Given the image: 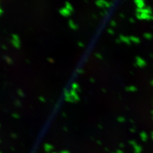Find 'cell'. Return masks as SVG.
Returning <instances> with one entry per match:
<instances>
[{"instance_id": "18", "label": "cell", "mask_w": 153, "mask_h": 153, "mask_svg": "<svg viewBox=\"0 0 153 153\" xmlns=\"http://www.w3.org/2000/svg\"><path fill=\"white\" fill-rule=\"evenodd\" d=\"M109 25L112 27H116L117 26V23L114 20L111 21L109 23Z\"/></svg>"}, {"instance_id": "26", "label": "cell", "mask_w": 153, "mask_h": 153, "mask_svg": "<svg viewBox=\"0 0 153 153\" xmlns=\"http://www.w3.org/2000/svg\"><path fill=\"white\" fill-rule=\"evenodd\" d=\"M90 82H91V83H95V79L93 78H90Z\"/></svg>"}, {"instance_id": "14", "label": "cell", "mask_w": 153, "mask_h": 153, "mask_svg": "<svg viewBox=\"0 0 153 153\" xmlns=\"http://www.w3.org/2000/svg\"><path fill=\"white\" fill-rule=\"evenodd\" d=\"M65 7L69 11H71V13L74 11L73 6L71 5V4L69 3V2H66L65 3Z\"/></svg>"}, {"instance_id": "11", "label": "cell", "mask_w": 153, "mask_h": 153, "mask_svg": "<svg viewBox=\"0 0 153 153\" xmlns=\"http://www.w3.org/2000/svg\"><path fill=\"white\" fill-rule=\"evenodd\" d=\"M71 89L76 90L77 93H81V88L79 87V85L76 83V82H74L72 83L71 85Z\"/></svg>"}, {"instance_id": "6", "label": "cell", "mask_w": 153, "mask_h": 153, "mask_svg": "<svg viewBox=\"0 0 153 153\" xmlns=\"http://www.w3.org/2000/svg\"><path fill=\"white\" fill-rule=\"evenodd\" d=\"M59 13L62 16L64 17H68L71 16V13L70 11H69L65 7H61L59 9Z\"/></svg>"}, {"instance_id": "4", "label": "cell", "mask_w": 153, "mask_h": 153, "mask_svg": "<svg viewBox=\"0 0 153 153\" xmlns=\"http://www.w3.org/2000/svg\"><path fill=\"white\" fill-rule=\"evenodd\" d=\"M64 97H65V100L67 102H69V103H76L74 100L71 97L70 93H69V90H65L64 91Z\"/></svg>"}, {"instance_id": "17", "label": "cell", "mask_w": 153, "mask_h": 153, "mask_svg": "<svg viewBox=\"0 0 153 153\" xmlns=\"http://www.w3.org/2000/svg\"><path fill=\"white\" fill-rule=\"evenodd\" d=\"M95 56L98 59H99V60H102L103 59V56L101 55L100 53H95Z\"/></svg>"}, {"instance_id": "16", "label": "cell", "mask_w": 153, "mask_h": 153, "mask_svg": "<svg viewBox=\"0 0 153 153\" xmlns=\"http://www.w3.org/2000/svg\"><path fill=\"white\" fill-rule=\"evenodd\" d=\"M143 36L145 38L148 39V40L151 39L153 38V35L150 33H145L143 34Z\"/></svg>"}, {"instance_id": "7", "label": "cell", "mask_w": 153, "mask_h": 153, "mask_svg": "<svg viewBox=\"0 0 153 153\" xmlns=\"http://www.w3.org/2000/svg\"><path fill=\"white\" fill-rule=\"evenodd\" d=\"M69 93H70L71 97L74 100L76 103L77 102H79L80 100V97L78 95V93L76 92V90H74L71 89V90H69Z\"/></svg>"}, {"instance_id": "12", "label": "cell", "mask_w": 153, "mask_h": 153, "mask_svg": "<svg viewBox=\"0 0 153 153\" xmlns=\"http://www.w3.org/2000/svg\"><path fill=\"white\" fill-rule=\"evenodd\" d=\"M129 38H130L131 43H134L135 44H139L141 42L140 39L138 38L137 36H129Z\"/></svg>"}, {"instance_id": "31", "label": "cell", "mask_w": 153, "mask_h": 153, "mask_svg": "<svg viewBox=\"0 0 153 153\" xmlns=\"http://www.w3.org/2000/svg\"><path fill=\"white\" fill-rule=\"evenodd\" d=\"M151 84H152V86H153V81H152L151 82Z\"/></svg>"}, {"instance_id": "25", "label": "cell", "mask_w": 153, "mask_h": 153, "mask_svg": "<svg viewBox=\"0 0 153 153\" xmlns=\"http://www.w3.org/2000/svg\"><path fill=\"white\" fill-rule=\"evenodd\" d=\"M115 42H116L117 44H120L121 43L120 40L119 38L116 39L115 40Z\"/></svg>"}, {"instance_id": "20", "label": "cell", "mask_w": 153, "mask_h": 153, "mask_svg": "<svg viewBox=\"0 0 153 153\" xmlns=\"http://www.w3.org/2000/svg\"><path fill=\"white\" fill-rule=\"evenodd\" d=\"M107 33H108L110 35H113L115 33V31L112 28H108L107 29Z\"/></svg>"}, {"instance_id": "5", "label": "cell", "mask_w": 153, "mask_h": 153, "mask_svg": "<svg viewBox=\"0 0 153 153\" xmlns=\"http://www.w3.org/2000/svg\"><path fill=\"white\" fill-rule=\"evenodd\" d=\"M119 39L120 40L121 43H126L128 45H131V42L129 38V36H124L123 35H120Z\"/></svg>"}, {"instance_id": "10", "label": "cell", "mask_w": 153, "mask_h": 153, "mask_svg": "<svg viewBox=\"0 0 153 153\" xmlns=\"http://www.w3.org/2000/svg\"><path fill=\"white\" fill-rule=\"evenodd\" d=\"M125 90L126 92H136L137 91V88L135 86H128L125 88Z\"/></svg>"}, {"instance_id": "9", "label": "cell", "mask_w": 153, "mask_h": 153, "mask_svg": "<svg viewBox=\"0 0 153 153\" xmlns=\"http://www.w3.org/2000/svg\"><path fill=\"white\" fill-rule=\"evenodd\" d=\"M134 4L135 5L137 6L138 9H142L144 8L145 6V3L143 1L141 0H136L134 1Z\"/></svg>"}, {"instance_id": "19", "label": "cell", "mask_w": 153, "mask_h": 153, "mask_svg": "<svg viewBox=\"0 0 153 153\" xmlns=\"http://www.w3.org/2000/svg\"><path fill=\"white\" fill-rule=\"evenodd\" d=\"M108 14H109V12L107 10H104L103 11L100 12V15L103 16H108Z\"/></svg>"}, {"instance_id": "30", "label": "cell", "mask_w": 153, "mask_h": 153, "mask_svg": "<svg viewBox=\"0 0 153 153\" xmlns=\"http://www.w3.org/2000/svg\"><path fill=\"white\" fill-rule=\"evenodd\" d=\"M93 16H94V18H97V16H95L94 14H93Z\"/></svg>"}, {"instance_id": "23", "label": "cell", "mask_w": 153, "mask_h": 153, "mask_svg": "<svg viewBox=\"0 0 153 153\" xmlns=\"http://www.w3.org/2000/svg\"><path fill=\"white\" fill-rule=\"evenodd\" d=\"M129 21L130 22V23H135V20H134V19L133 18H129Z\"/></svg>"}, {"instance_id": "1", "label": "cell", "mask_w": 153, "mask_h": 153, "mask_svg": "<svg viewBox=\"0 0 153 153\" xmlns=\"http://www.w3.org/2000/svg\"><path fill=\"white\" fill-rule=\"evenodd\" d=\"M136 16L140 20H153V16L145 13H136Z\"/></svg>"}, {"instance_id": "15", "label": "cell", "mask_w": 153, "mask_h": 153, "mask_svg": "<svg viewBox=\"0 0 153 153\" xmlns=\"http://www.w3.org/2000/svg\"><path fill=\"white\" fill-rule=\"evenodd\" d=\"M114 2H108V1H105V7L106 8H109L112 6H114Z\"/></svg>"}, {"instance_id": "13", "label": "cell", "mask_w": 153, "mask_h": 153, "mask_svg": "<svg viewBox=\"0 0 153 153\" xmlns=\"http://www.w3.org/2000/svg\"><path fill=\"white\" fill-rule=\"evenodd\" d=\"M105 1H104V0L97 1L95 2V5L99 7L103 8V7H105Z\"/></svg>"}, {"instance_id": "3", "label": "cell", "mask_w": 153, "mask_h": 153, "mask_svg": "<svg viewBox=\"0 0 153 153\" xmlns=\"http://www.w3.org/2000/svg\"><path fill=\"white\" fill-rule=\"evenodd\" d=\"M136 13H145V14H150L152 15V8L149 6H148L147 7H144L142 9H136Z\"/></svg>"}, {"instance_id": "28", "label": "cell", "mask_w": 153, "mask_h": 153, "mask_svg": "<svg viewBox=\"0 0 153 153\" xmlns=\"http://www.w3.org/2000/svg\"><path fill=\"white\" fill-rule=\"evenodd\" d=\"M48 61H49L51 62H52V63H53V62H55L53 59H48Z\"/></svg>"}, {"instance_id": "24", "label": "cell", "mask_w": 153, "mask_h": 153, "mask_svg": "<svg viewBox=\"0 0 153 153\" xmlns=\"http://www.w3.org/2000/svg\"><path fill=\"white\" fill-rule=\"evenodd\" d=\"M119 16L121 18H122V19H124V18H126L125 14H123V13H120V14H119Z\"/></svg>"}, {"instance_id": "8", "label": "cell", "mask_w": 153, "mask_h": 153, "mask_svg": "<svg viewBox=\"0 0 153 153\" xmlns=\"http://www.w3.org/2000/svg\"><path fill=\"white\" fill-rule=\"evenodd\" d=\"M68 25H69V27L71 28V30H77L78 29V26L71 19L69 20Z\"/></svg>"}, {"instance_id": "29", "label": "cell", "mask_w": 153, "mask_h": 153, "mask_svg": "<svg viewBox=\"0 0 153 153\" xmlns=\"http://www.w3.org/2000/svg\"><path fill=\"white\" fill-rule=\"evenodd\" d=\"M102 91H103V93H106V92H107L106 90H105V89H104V88H102Z\"/></svg>"}, {"instance_id": "22", "label": "cell", "mask_w": 153, "mask_h": 153, "mask_svg": "<svg viewBox=\"0 0 153 153\" xmlns=\"http://www.w3.org/2000/svg\"><path fill=\"white\" fill-rule=\"evenodd\" d=\"M78 47H79L80 48H83L85 47V44L83 43H82L81 42H78Z\"/></svg>"}, {"instance_id": "27", "label": "cell", "mask_w": 153, "mask_h": 153, "mask_svg": "<svg viewBox=\"0 0 153 153\" xmlns=\"http://www.w3.org/2000/svg\"><path fill=\"white\" fill-rule=\"evenodd\" d=\"M40 100L42 101V102H45V99L44 98H43V97H40Z\"/></svg>"}, {"instance_id": "21", "label": "cell", "mask_w": 153, "mask_h": 153, "mask_svg": "<svg viewBox=\"0 0 153 153\" xmlns=\"http://www.w3.org/2000/svg\"><path fill=\"white\" fill-rule=\"evenodd\" d=\"M76 73L79 74H82L85 73V71L82 69H76Z\"/></svg>"}, {"instance_id": "2", "label": "cell", "mask_w": 153, "mask_h": 153, "mask_svg": "<svg viewBox=\"0 0 153 153\" xmlns=\"http://www.w3.org/2000/svg\"><path fill=\"white\" fill-rule=\"evenodd\" d=\"M134 65L136 66L140 67V68H143L145 66H146L147 63L144 59H143L142 58L139 57V56H137L136 57V63L134 64Z\"/></svg>"}]
</instances>
